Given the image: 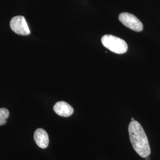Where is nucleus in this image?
I'll use <instances>...</instances> for the list:
<instances>
[{
  "label": "nucleus",
  "mask_w": 160,
  "mask_h": 160,
  "mask_svg": "<svg viewBox=\"0 0 160 160\" xmlns=\"http://www.w3.org/2000/svg\"><path fill=\"white\" fill-rule=\"evenodd\" d=\"M129 135L132 147L138 154L145 158L151 154L148 139L143 128L137 121H132L128 127Z\"/></svg>",
  "instance_id": "obj_1"
},
{
  "label": "nucleus",
  "mask_w": 160,
  "mask_h": 160,
  "mask_svg": "<svg viewBox=\"0 0 160 160\" xmlns=\"http://www.w3.org/2000/svg\"><path fill=\"white\" fill-rule=\"evenodd\" d=\"M102 43L105 48L118 54L125 53L128 49L125 40L111 34L103 36L102 38Z\"/></svg>",
  "instance_id": "obj_2"
},
{
  "label": "nucleus",
  "mask_w": 160,
  "mask_h": 160,
  "mask_svg": "<svg viewBox=\"0 0 160 160\" xmlns=\"http://www.w3.org/2000/svg\"><path fill=\"white\" fill-rule=\"evenodd\" d=\"M119 20L125 26L135 32H140L143 29L142 23L133 14L128 12H122L119 16Z\"/></svg>",
  "instance_id": "obj_3"
},
{
  "label": "nucleus",
  "mask_w": 160,
  "mask_h": 160,
  "mask_svg": "<svg viewBox=\"0 0 160 160\" xmlns=\"http://www.w3.org/2000/svg\"><path fill=\"white\" fill-rule=\"evenodd\" d=\"M10 28L12 30L19 35L26 36L30 33V31L25 18L22 16L13 17L10 21Z\"/></svg>",
  "instance_id": "obj_4"
},
{
  "label": "nucleus",
  "mask_w": 160,
  "mask_h": 160,
  "mask_svg": "<svg viewBox=\"0 0 160 160\" xmlns=\"http://www.w3.org/2000/svg\"><path fill=\"white\" fill-rule=\"evenodd\" d=\"M55 112L62 117H69L74 113V109L71 105L65 102H59L53 106Z\"/></svg>",
  "instance_id": "obj_5"
},
{
  "label": "nucleus",
  "mask_w": 160,
  "mask_h": 160,
  "mask_svg": "<svg viewBox=\"0 0 160 160\" xmlns=\"http://www.w3.org/2000/svg\"><path fill=\"white\" fill-rule=\"evenodd\" d=\"M34 139L38 146L41 148H47L49 142V137L47 132L41 128L36 129L34 132Z\"/></svg>",
  "instance_id": "obj_6"
},
{
  "label": "nucleus",
  "mask_w": 160,
  "mask_h": 160,
  "mask_svg": "<svg viewBox=\"0 0 160 160\" xmlns=\"http://www.w3.org/2000/svg\"><path fill=\"white\" fill-rule=\"evenodd\" d=\"M9 111L6 108H0V126L4 125L7 123L9 117Z\"/></svg>",
  "instance_id": "obj_7"
},
{
  "label": "nucleus",
  "mask_w": 160,
  "mask_h": 160,
  "mask_svg": "<svg viewBox=\"0 0 160 160\" xmlns=\"http://www.w3.org/2000/svg\"><path fill=\"white\" fill-rule=\"evenodd\" d=\"M145 159H146V160H150V158H149V156H148V157H145Z\"/></svg>",
  "instance_id": "obj_8"
},
{
  "label": "nucleus",
  "mask_w": 160,
  "mask_h": 160,
  "mask_svg": "<svg viewBox=\"0 0 160 160\" xmlns=\"http://www.w3.org/2000/svg\"><path fill=\"white\" fill-rule=\"evenodd\" d=\"M131 120L132 121H134V120H135V119H134V118H132Z\"/></svg>",
  "instance_id": "obj_9"
}]
</instances>
